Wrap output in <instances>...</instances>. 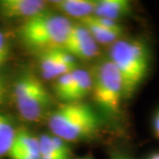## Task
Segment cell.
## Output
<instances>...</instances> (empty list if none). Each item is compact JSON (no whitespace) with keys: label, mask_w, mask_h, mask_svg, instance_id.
Masks as SVG:
<instances>
[{"label":"cell","mask_w":159,"mask_h":159,"mask_svg":"<svg viewBox=\"0 0 159 159\" xmlns=\"http://www.w3.org/2000/svg\"><path fill=\"white\" fill-rule=\"evenodd\" d=\"M48 123L51 134L66 143L93 138L101 125L96 112L83 101L62 103L51 113Z\"/></svg>","instance_id":"6da1fadb"},{"label":"cell","mask_w":159,"mask_h":159,"mask_svg":"<svg viewBox=\"0 0 159 159\" xmlns=\"http://www.w3.org/2000/svg\"><path fill=\"white\" fill-rule=\"evenodd\" d=\"M122 80L123 98L128 99L147 77L150 51L143 39H119L111 46L109 58Z\"/></svg>","instance_id":"7a4b0ae2"},{"label":"cell","mask_w":159,"mask_h":159,"mask_svg":"<svg viewBox=\"0 0 159 159\" xmlns=\"http://www.w3.org/2000/svg\"><path fill=\"white\" fill-rule=\"evenodd\" d=\"M71 25L69 19L46 9L21 23L18 35L25 47L35 52L62 49Z\"/></svg>","instance_id":"3957f363"},{"label":"cell","mask_w":159,"mask_h":159,"mask_svg":"<svg viewBox=\"0 0 159 159\" xmlns=\"http://www.w3.org/2000/svg\"><path fill=\"white\" fill-rule=\"evenodd\" d=\"M14 98L22 119L37 122L46 115L52 96L40 80L32 74H23L14 86Z\"/></svg>","instance_id":"277c9868"},{"label":"cell","mask_w":159,"mask_h":159,"mask_svg":"<svg viewBox=\"0 0 159 159\" xmlns=\"http://www.w3.org/2000/svg\"><path fill=\"white\" fill-rule=\"evenodd\" d=\"M92 97L95 103L109 115L120 112L123 98L122 80L110 59L100 61L92 72Z\"/></svg>","instance_id":"5b68a950"},{"label":"cell","mask_w":159,"mask_h":159,"mask_svg":"<svg viewBox=\"0 0 159 159\" xmlns=\"http://www.w3.org/2000/svg\"><path fill=\"white\" fill-rule=\"evenodd\" d=\"M75 59L92 60L99 55V44L81 23H72L62 48Z\"/></svg>","instance_id":"8992f818"},{"label":"cell","mask_w":159,"mask_h":159,"mask_svg":"<svg viewBox=\"0 0 159 159\" xmlns=\"http://www.w3.org/2000/svg\"><path fill=\"white\" fill-rule=\"evenodd\" d=\"M39 64L43 78L54 81L78 68L77 59L63 49L39 53Z\"/></svg>","instance_id":"52a82bcc"},{"label":"cell","mask_w":159,"mask_h":159,"mask_svg":"<svg viewBox=\"0 0 159 159\" xmlns=\"http://www.w3.org/2000/svg\"><path fill=\"white\" fill-rule=\"evenodd\" d=\"M47 9L41 0H0V19L20 20L22 23Z\"/></svg>","instance_id":"ba28073f"},{"label":"cell","mask_w":159,"mask_h":159,"mask_svg":"<svg viewBox=\"0 0 159 159\" xmlns=\"http://www.w3.org/2000/svg\"><path fill=\"white\" fill-rule=\"evenodd\" d=\"M50 3L63 17L74 18L78 21L93 16L96 5L94 0H61Z\"/></svg>","instance_id":"9c48e42d"},{"label":"cell","mask_w":159,"mask_h":159,"mask_svg":"<svg viewBox=\"0 0 159 159\" xmlns=\"http://www.w3.org/2000/svg\"><path fill=\"white\" fill-rule=\"evenodd\" d=\"M132 12V4L128 0H98L93 16L118 22Z\"/></svg>","instance_id":"30bf717a"},{"label":"cell","mask_w":159,"mask_h":159,"mask_svg":"<svg viewBox=\"0 0 159 159\" xmlns=\"http://www.w3.org/2000/svg\"><path fill=\"white\" fill-rule=\"evenodd\" d=\"M39 138L40 152L52 159H70L71 151L68 143L53 134H41Z\"/></svg>","instance_id":"8fae6325"},{"label":"cell","mask_w":159,"mask_h":159,"mask_svg":"<svg viewBox=\"0 0 159 159\" xmlns=\"http://www.w3.org/2000/svg\"><path fill=\"white\" fill-rule=\"evenodd\" d=\"M79 23H81L83 26L86 27V29L90 32L92 37L98 44H111L112 46L116 41L121 39L123 34V32H121V31L107 29L106 27L94 23L89 17L80 20Z\"/></svg>","instance_id":"7c38bea8"},{"label":"cell","mask_w":159,"mask_h":159,"mask_svg":"<svg viewBox=\"0 0 159 159\" xmlns=\"http://www.w3.org/2000/svg\"><path fill=\"white\" fill-rule=\"evenodd\" d=\"M75 81L71 93L66 102L82 101L92 91V75L84 68L75 69Z\"/></svg>","instance_id":"4fadbf2b"},{"label":"cell","mask_w":159,"mask_h":159,"mask_svg":"<svg viewBox=\"0 0 159 159\" xmlns=\"http://www.w3.org/2000/svg\"><path fill=\"white\" fill-rule=\"evenodd\" d=\"M12 146H15L16 148L24 151L25 153L31 155V156L39 159V152H40L39 138V136H35L33 133L27 131V130L24 129L18 130Z\"/></svg>","instance_id":"5bb4252c"},{"label":"cell","mask_w":159,"mask_h":159,"mask_svg":"<svg viewBox=\"0 0 159 159\" xmlns=\"http://www.w3.org/2000/svg\"><path fill=\"white\" fill-rule=\"evenodd\" d=\"M18 130L7 117L0 114V159L7 156Z\"/></svg>","instance_id":"9a60e30c"},{"label":"cell","mask_w":159,"mask_h":159,"mask_svg":"<svg viewBox=\"0 0 159 159\" xmlns=\"http://www.w3.org/2000/svg\"><path fill=\"white\" fill-rule=\"evenodd\" d=\"M75 70H72L68 74L61 75L60 78L55 80L54 83V91L56 96L60 98L63 101H67L69 95L71 93L72 87H74L75 81Z\"/></svg>","instance_id":"2e32d148"},{"label":"cell","mask_w":159,"mask_h":159,"mask_svg":"<svg viewBox=\"0 0 159 159\" xmlns=\"http://www.w3.org/2000/svg\"><path fill=\"white\" fill-rule=\"evenodd\" d=\"M9 56V43L6 36L0 31V67L4 64Z\"/></svg>","instance_id":"e0dca14e"},{"label":"cell","mask_w":159,"mask_h":159,"mask_svg":"<svg viewBox=\"0 0 159 159\" xmlns=\"http://www.w3.org/2000/svg\"><path fill=\"white\" fill-rule=\"evenodd\" d=\"M7 156L11 159H39L36 157H33L31 155L25 153L24 151L20 150V149L16 148L15 146H11V150L8 152Z\"/></svg>","instance_id":"ac0fdd59"},{"label":"cell","mask_w":159,"mask_h":159,"mask_svg":"<svg viewBox=\"0 0 159 159\" xmlns=\"http://www.w3.org/2000/svg\"><path fill=\"white\" fill-rule=\"evenodd\" d=\"M6 93H7V87H6L5 81L1 75H0V106L4 103Z\"/></svg>","instance_id":"d6986e66"},{"label":"cell","mask_w":159,"mask_h":159,"mask_svg":"<svg viewBox=\"0 0 159 159\" xmlns=\"http://www.w3.org/2000/svg\"><path fill=\"white\" fill-rule=\"evenodd\" d=\"M153 127H154L155 135H156L157 138L159 139V111H158V113L156 114V116H155V118H154Z\"/></svg>","instance_id":"ffe728a7"},{"label":"cell","mask_w":159,"mask_h":159,"mask_svg":"<svg viewBox=\"0 0 159 159\" xmlns=\"http://www.w3.org/2000/svg\"><path fill=\"white\" fill-rule=\"evenodd\" d=\"M149 159H159V153H155L153 155H151Z\"/></svg>","instance_id":"44dd1931"},{"label":"cell","mask_w":159,"mask_h":159,"mask_svg":"<svg viewBox=\"0 0 159 159\" xmlns=\"http://www.w3.org/2000/svg\"><path fill=\"white\" fill-rule=\"evenodd\" d=\"M79 159H93L92 157H90V156H87V157H83V158H79Z\"/></svg>","instance_id":"7402d4cb"},{"label":"cell","mask_w":159,"mask_h":159,"mask_svg":"<svg viewBox=\"0 0 159 159\" xmlns=\"http://www.w3.org/2000/svg\"><path fill=\"white\" fill-rule=\"evenodd\" d=\"M114 159H126V158H122V157H116V158H114Z\"/></svg>","instance_id":"603a6c76"}]
</instances>
